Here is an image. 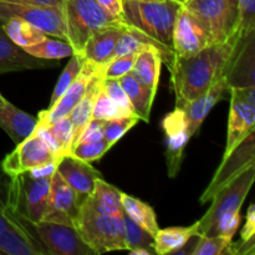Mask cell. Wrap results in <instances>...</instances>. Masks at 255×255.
I'll use <instances>...</instances> for the list:
<instances>
[{
	"mask_svg": "<svg viewBox=\"0 0 255 255\" xmlns=\"http://www.w3.org/2000/svg\"><path fill=\"white\" fill-rule=\"evenodd\" d=\"M238 35L239 32H237L233 39L224 44L209 45L192 56H173L168 67L176 96V107L193 101L223 77L227 61Z\"/></svg>",
	"mask_w": 255,
	"mask_h": 255,
	"instance_id": "obj_1",
	"label": "cell"
},
{
	"mask_svg": "<svg viewBox=\"0 0 255 255\" xmlns=\"http://www.w3.org/2000/svg\"><path fill=\"white\" fill-rule=\"evenodd\" d=\"M179 7L174 0H124L122 17L127 26L172 51V30Z\"/></svg>",
	"mask_w": 255,
	"mask_h": 255,
	"instance_id": "obj_2",
	"label": "cell"
},
{
	"mask_svg": "<svg viewBox=\"0 0 255 255\" xmlns=\"http://www.w3.org/2000/svg\"><path fill=\"white\" fill-rule=\"evenodd\" d=\"M255 164L237 176L212 197V204L204 216L197 223V234L199 236H217L219 228L228 219L241 214V208L254 184Z\"/></svg>",
	"mask_w": 255,
	"mask_h": 255,
	"instance_id": "obj_3",
	"label": "cell"
},
{
	"mask_svg": "<svg viewBox=\"0 0 255 255\" xmlns=\"http://www.w3.org/2000/svg\"><path fill=\"white\" fill-rule=\"evenodd\" d=\"M66 41L80 54L90 35L109 26H124L126 22L107 14L96 0H64L62 5Z\"/></svg>",
	"mask_w": 255,
	"mask_h": 255,
	"instance_id": "obj_4",
	"label": "cell"
},
{
	"mask_svg": "<svg viewBox=\"0 0 255 255\" xmlns=\"http://www.w3.org/2000/svg\"><path fill=\"white\" fill-rule=\"evenodd\" d=\"M75 227L85 243L96 254L127 251L124 216L101 214L84 202L80 207Z\"/></svg>",
	"mask_w": 255,
	"mask_h": 255,
	"instance_id": "obj_5",
	"label": "cell"
},
{
	"mask_svg": "<svg viewBox=\"0 0 255 255\" xmlns=\"http://www.w3.org/2000/svg\"><path fill=\"white\" fill-rule=\"evenodd\" d=\"M51 177H32L22 172L10 177L9 208L30 223L44 218L49 199Z\"/></svg>",
	"mask_w": 255,
	"mask_h": 255,
	"instance_id": "obj_6",
	"label": "cell"
},
{
	"mask_svg": "<svg viewBox=\"0 0 255 255\" xmlns=\"http://www.w3.org/2000/svg\"><path fill=\"white\" fill-rule=\"evenodd\" d=\"M183 6L201 20L212 44L228 42L238 31V0H188Z\"/></svg>",
	"mask_w": 255,
	"mask_h": 255,
	"instance_id": "obj_7",
	"label": "cell"
},
{
	"mask_svg": "<svg viewBox=\"0 0 255 255\" xmlns=\"http://www.w3.org/2000/svg\"><path fill=\"white\" fill-rule=\"evenodd\" d=\"M10 17H20L41 30L47 36H55L66 41L64 12L60 7L0 1V25L5 24Z\"/></svg>",
	"mask_w": 255,
	"mask_h": 255,
	"instance_id": "obj_8",
	"label": "cell"
},
{
	"mask_svg": "<svg viewBox=\"0 0 255 255\" xmlns=\"http://www.w3.org/2000/svg\"><path fill=\"white\" fill-rule=\"evenodd\" d=\"M229 91L231 110L223 156H227L242 139L254 131L255 126V86L232 87Z\"/></svg>",
	"mask_w": 255,
	"mask_h": 255,
	"instance_id": "obj_9",
	"label": "cell"
},
{
	"mask_svg": "<svg viewBox=\"0 0 255 255\" xmlns=\"http://www.w3.org/2000/svg\"><path fill=\"white\" fill-rule=\"evenodd\" d=\"M255 164V132L252 131L242 139L227 156H223L222 163L214 173L211 183L201 196L199 202L207 203L212 197L237 176Z\"/></svg>",
	"mask_w": 255,
	"mask_h": 255,
	"instance_id": "obj_10",
	"label": "cell"
},
{
	"mask_svg": "<svg viewBox=\"0 0 255 255\" xmlns=\"http://www.w3.org/2000/svg\"><path fill=\"white\" fill-rule=\"evenodd\" d=\"M32 227L50 255H96L85 243L76 227L47 221L32 223Z\"/></svg>",
	"mask_w": 255,
	"mask_h": 255,
	"instance_id": "obj_11",
	"label": "cell"
},
{
	"mask_svg": "<svg viewBox=\"0 0 255 255\" xmlns=\"http://www.w3.org/2000/svg\"><path fill=\"white\" fill-rule=\"evenodd\" d=\"M6 228L0 233V254L6 255H50L37 238L32 223L25 221L7 206Z\"/></svg>",
	"mask_w": 255,
	"mask_h": 255,
	"instance_id": "obj_12",
	"label": "cell"
},
{
	"mask_svg": "<svg viewBox=\"0 0 255 255\" xmlns=\"http://www.w3.org/2000/svg\"><path fill=\"white\" fill-rule=\"evenodd\" d=\"M213 45L201 20L181 5L172 30V51L174 56L187 57Z\"/></svg>",
	"mask_w": 255,
	"mask_h": 255,
	"instance_id": "obj_13",
	"label": "cell"
},
{
	"mask_svg": "<svg viewBox=\"0 0 255 255\" xmlns=\"http://www.w3.org/2000/svg\"><path fill=\"white\" fill-rule=\"evenodd\" d=\"M255 30L239 34L232 47L231 55L224 70V80L228 89L255 86Z\"/></svg>",
	"mask_w": 255,
	"mask_h": 255,
	"instance_id": "obj_14",
	"label": "cell"
},
{
	"mask_svg": "<svg viewBox=\"0 0 255 255\" xmlns=\"http://www.w3.org/2000/svg\"><path fill=\"white\" fill-rule=\"evenodd\" d=\"M50 162H57L54 153L40 138L39 134L32 133L31 136L17 143L14 151L7 153L0 164L7 176L14 177Z\"/></svg>",
	"mask_w": 255,
	"mask_h": 255,
	"instance_id": "obj_15",
	"label": "cell"
},
{
	"mask_svg": "<svg viewBox=\"0 0 255 255\" xmlns=\"http://www.w3.org/2000/svg\"><path fill=\"white\" fill-rule=\"evenodd\" d=\"M97 76H99V66L90 61L85 62L80 74L70 85L69 89L62 94V96L51 107L40 112L37 116L36 127H46L69 116L80 100L86 94L87 87L90 86L92 80Z\"/></svg>",
	"mask_w": 255,
	"mask_h": 255,
	"instance_id": "obj_16",
	"label": "cell"
},
{
	"mask_svg": "<svg viewBox=\"0 0 255 255\" xmlns=\"http://www.w3.org/2000/svg\"><path fill=\"white\" fill-rule=\"evenodd\" d=\"M81 202L74 189L55 171L50 182L49 199L42 221L74 226L79 216Z\"/></svg>",
	"mask_w": 255,
	"mask_h": 255,
	"instance_id": "obj_17",
	"label": "cell"
},
{
	"mask_svg": "<svg viewBox=\"0 0 255 255\" xmlns=\"http://www.w3.org/2000/svg\"><path fill=\"white\" fill-rule=\"evenodd\" d=\"M162 128L167 137L166 159L169 177H174L181 168L184 149L191 139L184 112L181 107H176L162 121Z\"/></svg>",
	"mask_w": 255,
	"mask_h": 255,
	"instance_id": "obj_18",
	"label": "cell"
},
{
	"mask_svg": "<svg viewBox=\"0 0 255 255\" xmlns=\"http://www.w3.org/2000/svg\"><path fill=\"white\" fill-rule=\"evenodd\" d=\"M56 171L74 189L81 203L91 196L95 188V182L101 177V173L95 169L91 163L81 161L71 154L62 157L57 162Z\"/></svg>",
	"mask_w": 255,
	"mask_h": 255,
	"instance_id": "obj_19",
	"label": "cell"
},
{
	"mask_svg": "<svg viewBox=\"0 0 255 255\" xmlns=\"http://www.w3.org/2000/svg\"><path fill=\"white\" fill-rule=\"evenodd\" d=\"M59 64L57 60L37 59L27 54L22 47L9 39L6 32L0 25V75L22 70L46 69Z\"/></svg>",
	"mask_w": 255,
	"mask_h": 255,
	"instance_id": "obj_20",
	"label": "cell"
},
{
	"mask_svg": "<svg viewBox=\"0 0 255 255\" xmlns=\"http://www.w3.org/2000/svg\"><path fill=\"white\" fill-rule=\"evenodd\" d=\"M227 90H229L228 85H227L224 77H221L218 81L214 82L213 86L208 91L181 107L184 112L191 136H194L198 132L199 127L202 126L206 117L213 110V107L223 99V95Z\"/></svg>",
	"mask_w": 255,
	"mask_h": 255,
	"instance_id": "obj_21",
	"label": "cell"
},
{
	"mask_svg": "<svg viewBox=\"0 0 255 255\" xmlns=\"http://www.w3.org/2000/svg\"><path fill=\"white\" fill-rule=\"evenodd\" d=\"M126 27L127 25H124V26H109L96 30L86 40L80 55H82L86 61L92 62L97 66H102L112 59L117 41Z\"/></svg>",
	"mask_w": 255,
	"mask_h": 255,
	"instance_id": "obj_22",
	"label": "cell"
},
{
	"mask_svg": "<svg viewBox=\"0 0 255 255\" xmlns=\"http://www.w3.org/2000/svg\"><path fill=\"white\" fill-rule=\"evenodd\" d=\"M163 61H166V56L159 47L146 45L136 54L131 72L141 84L157 91Z\"/></svg>",
	"mask_w": 255,
	"mask_h": 255,
	"instance_id": "obj_23",
	"label": "cell"
},
{
	"mask_svg": "<svg viewBox=\"0 0 255 255\" xmlns=\"http://www.w3.org/2000/svg\"><path fill=\"white\" fill-rule=\"evenodd\" d=\"M36 125L37 117L21 111L9 101L0 107V127L9 134L15 144L31 136Z\"/></svg>",
	"mask_w": 255,
	"mask_h": 255,
	"instance_id": "obj_24",
	"label": "cell"
},
{
	"mask_svg": "<svg viewBox=\"0 0 255 255\" xmlns=\"http://www.w3.org/2000/svg\"><path fill=\"white\" fill-rule=\"evenodd\" d=\"M119 82L128 97L134 116L138 117V120L148 122L157 91L141 84L132 72H128L119 79Z\"/></svg>",
	"mask_w": 255,
	"mask_h": 255,
	"instance_id": "obj_25",
	"label": "cell"
},
{
	"mask_svg": "<svg viewBox=\"0 0 255 255\" xmlns=\"http://www.w3.org/2000/svg\"><path fill=\"white\" fill-rule=\"evenodd\" d=\"M122 192L111 186L99 177L95 182V188L91 196L86 199V203L96 212L106 216H124L121 204Z\"/></svg>",
	"mask_w": 255,
	"mask_h": 255,
	"instance_id": "obj_26",
	"label": "cell"
},
{
	"mask_svg": "<svg viewBox=\"0 0 255 255\" xmlns=\"http://www.w3.org/2000/svg\"><path fill=\"white\" fill-rule=\"evenodd\" d=\"M197 234V223L189 227H171L166 229H158L153 237L152 251L154 254L167 255L174 254L179 249L184 248Z\"/></svg>",
	"mask_w": 255,
	"mask_h": 255,
	"instance_id": "obj_27",
	"label": "cell"
},
{
	"mask_svg": "<svg viewBox=\"0 0 255 255\" xmlns=\"http://www.w3.org/2000/svg\"><path fill=\"white\" fill-rule=\"evenodd\" d=\"M121 204L125 216L128 217L132 222H134L152 237L156 236L159 229L158 222H157L156 212L149 204L126 193H122Z\"/></svg>",
	"mask_w": 255,
	"mask_h": 255,
	"instance_id": "obj_28",
	"label": "cell"
},
{
	"mask_svg": "<svg viewBox=\"0 0 255 255\" xmlns=\"http://www.w3.org/2000/svg\"><path fill=\"white\" fill-rule=\"evenodd\" d=\"M99 87L100 76H97L92 80L90 86L87 87L86 94L84 95V97L80 100L76 107L69 115L70 120H71L72 128H74V143H72V147L77 143L82 131L87 126V124L92 120V106H94V100L97 91H99Z\"/></svg>",
	"mask_w": 255,
	"mask_h": 255,
	"instance_id": "obj_29",
	"label": "cell"
},
{
	"mask_svg": "<svg viewBox=\"0 0 255 255\" xmlns=\"http://www.w3.org/2000/svg\"><path fill=\"white\" fill-rule=\"evenodd\" d=\"M1 26L9 39L22 49L37 44L47 36L41 30L20 17H10Z\"/></svg>",
	"mask_w": 255,
	"mask_h": 255,
	"instance_id": "obj_30",
	"label": "cell"
},
{
	"mask_svg": "<svg viewBox=\"0 0 255 255\" xmlns=\"http://www.w3.org/2000/svg\"><path fill=\"white\" fill-rule=\"evenodd\" d=\"M24 50L31 56L44 60H61L74 54V49L69 42L56 39V37L50 39L49 36L37 44L25 47Z\"/></svg>",
	"mask_w": 255,
	"mask_h": 255,
	"instance_id": "obj_31",
	"label": "cell"
},
{
	"mask_svg": "<svg viewBox=\"0 0 255 255\" xmlns=\"http://www.w3.org/2000/svg\"><path fill=\"white\" fill-rule=\"evenodd\" d=\"M85 62H86V59H85L82 55L80 54H72L70 56V61L67 62L66 67L64 69V71L60 75L59 80H57L56 85L54 87V91H52L51 100H50L49 107H51L60 97L62 96L65 91L70 87V85L74 82V80L76 79L77 75L80 74V71L84 67ZM47 107V109H49Z\"/></svg>",
	"mask_w": 255,
	"mask_h": 255,
	"instance_id": "obj_32",
	"label": "cell"
},
{
	"mask_svg": "<svg viewBox=\"0 0 255 255\" xmlns=\"http://www.w3.org/2000/svg\"><path fill=\"white\" fill-rule=\"evenodd\" d=\"M46 128L49 129L50 134L52 136L57 149H59V161L62 157L69 156L72 148V143H74V128H72L70 117H64V119L46 126Z\"/></svg>",
	"mask_w": 255,
	"mask_h": 255,
	"instance_id": "obj_33",
	"label": "cell"
},
{
	"mask_svg": "<svg viewBox=\"0 0 255 255\" xmlns=\"http://www.w3.org/2000/svg\"><path fill=\"white\" fill-rule=\"evenodd\" d=\"M138 117L124 116L104 122V139L110 147L115 146L132 127L138 124Z\"/></svg>",
	"mask_w": 255,
	"mask_h": 255,
	"instance_id": "obj_34",
	"label": "cell"
},
{
	"mask_svg": "<svg viewBox=\"0 0 255 255\" xmlns=\"http://www.w3.org/2000/svg\"><path fill=\"white\" fill-rule=\"evenodd\" d=\"M134 57L136 54L122 55V56H116L107 61L106 64L99 66V76L100 79H110V80H119L122 76L132 71L133 67Z\"/></svg>",
	"mask_w": 255,
	"mask_h": 255,
	"instance_id": "obj_35",
	"label": "cell"
},
{
	"mask_svg": "<svg viewBox=\"0 0 255 255\" xmlns=\"http://www.w3.org/2000/svg\"><path fill=\"white\" fill-rule=\"evenodd\" d=\"M124 116V112L112 101L111 97L101 87H99V91H97L94 100V106H92V119L107 121V120Z\"/></svg>",
	"mask_w": 255,
	"mask_h": 255,
	"instance_id": "obj_36",
	"label": "cell"
},
{
	"mask_svg": "<svg viewBox=\"0 0 255 255\" xmlns=\"http://www.w3.org/2000/svg\"><path fill=\"white\" fill-rule=\"evenodd\" d=\"M124 227H125V239H126L127 251L134 248H151L153 243V237L147 233L144 229L137 226L134 222L124 214Z\"/></svg>",
	"mask_w": 255,
	"mask_h": 255,
	"instance_id": "obj_37",
	"label": "cell"
},
{
	"mask_svg": "<svg viewBox=\"0 0 255 255\" xmlns=\"http://www.w3.org/2000/svg\"><path fill=\"white\" fill-rule=\"evenodd\" d=\"M233 239L222 236H199L198 242L192 248L193 255H223Z\"/></svg>",
	"mask_w": 255,
	"mask_h": 255,
	"instance_id": "obj_38",
	"label": "cell"
},
{
	"mask_svg": "<svg viewBox=\"0 0 255 255\" xmlns=\"http://www.w3.org/2000/svg\"><path fill=\"white\" fill-rule=\"evenodd\" d=\"M110 148L111 147L107 144L105 139H100L96 142H85V143L75 144L70 151V154L81 161L91 163V162L99 161L100 158H102Z\"/></svg>",
	"mask_w": 255,
	"mask_h": 255,
	"instance_id": "obj_39",
	"label": "cell"
},
{
	"mask_svg": "<svg viewBox=\"0 0 255 255\" xmlns=\"http://www.w3.org/2000/svg\"><path fill=\"white\" fill-rule=\"evenodd\" d=\"M100 87L111 97L112 101L120 107L125 116H134L133 111H132L131 104L127 97L126 92L122 89L121 84L119 80H110V79H100Z\"/></svg>",
	"mask_w": 255,
	"mask_h": 255,
	"instance_id": "obj_40",
	"label": "cell"
},
{
	"mask_svg": "<svg viewBox=\"0 0 255 255\" xmlns=\"http://www.w3.org/2000/svg\"><path fill=\"white\" fill-rule=\"evenodd\" d=\"M239 9V21L238 31L239 34L255 30V0H238Z\"/></svg>",
	"mask_w": 255,
	"mask_h": 255,
	"instance_id": "obj_41",
	"label": "cell"
},
{
	"mask_svg": "<svg viewBox=\"0 0 255 255\" xmlns=\"http://www.w3.org/2000/svg\"><path fill=\"white\" fill-rule=\"evenodd\" d=\"M104 122L101 120L92 119L87 124L85 129L82 131L77 143H85V142H96L104 139ZM76 143V144H77Z\"/></svg>",
	"mask_w": 255,
	"mask_h": 255,
	"instance_id": "obj_42",
	"label": "cell"
},
{
	"mask_svg": "<svg viewBox=\"0 0 255 255\" xmlns=\"http://www.w3.org/2000/svg\"><path fill=\"white\" fill-rule=\"evenodd\" d=\"M255 238V206L251 204L247 211L246 224L241 233V241L248 242Z\"/></svg>",
	"mask_w": 255,
	"mask_h": 255,
	"instance_id": "obj_43",
	"label": "cell"
},
{
	"mask_svg": "<svg viewBox=\"0 0 255 255\" xmlns=\"http://www.w3.org/2000/svg\"><path fill=\"white\" fill-rule=\"evenodd\" d=\"M97 4L107 12V14L112 15L119 19H124L122 17V12H124V0H96Z\"/></svg>",
	"mask_w": 255,
	"mask_h": 255,
	"instance_id": "obj_44",
	"label": "cell"
},
{
	"mask_svg": "<svg viewBox=\"0 0 255 255\" xmlns=\"http://www.w3.org/2000/svg\"><path fill=\"white\" fill-rule=\"evenodd\" d=\"M56 166L57 162H50V163L36 167V168H32L27 172L32 177H36V178H40V177H51L54 174V172L56 171Z\"/></svg>",
	"mask_w": 255,
	"mask_h": 255,
	"instance_id": "obj_45",
	"label": "cell"
},
{
	"mask_svg": "<svg viewBox=\"0 0 255 255\" xmlns=\"http://www.w3.org/2000/svg\"><path fill=\"white\" fill-rule=\"evenodd\" d=\"M0 1L19 2V4H31V5H44V6H55L62 9L64 0H0Z\"/></svg>",
	"mask_w": 255,
	"mask_h": 255,
	"instance_id": "obj_46",
	"label": "cell"
},
{
	"mask_svg": "<svg viewBox=\"0 0 255 255\" xmlns=\"http://www.w3.org/2000/svg\"><path fill=\"white\" fill-rule=\"evenodd\" d=\"M128 252L132 255H151V254H154V252L152 251L151 248H143V247H141V248L131 249V251H128Z\"/></svg>",
	"mask_w": 255,
	"mask_h": 255,
	"instance_id": "obj_47",
	"label": "cell"
},
{
	"mask_svg": "<svg viewBox=\"0 0 255 255\" xmlns=\"http://www.w3.org/2000/svg\"><path fill=\"white\" fill-rule=\"evenodd\" d=\"M7 101V100L6 99H5V97L4 96H2V95L1 94H0V107H1L2 106V105H4L5 104V102H6Z\"/></svg>",
	"mask_w": 255,
	"mask_h": 255,
	"instance_id": "obj_48",
	"label": "cell"
},
{
	"mask_svg": "<svg viewBox=\"0 0 255 255\" xmlns=\"http://www.w3.org/2000/svg\"><path fill=\"white\" fill-rule=\"evenodd\" d=\"M174 1L179 2V4H181V5H183V4H186V2L188 1V0H174Z\"/></svg>",
	"mask_w": 255,
	"mask_h": 255,
	"instance_id": "obj_49",
	"label": "cell"
}]
</instances>
